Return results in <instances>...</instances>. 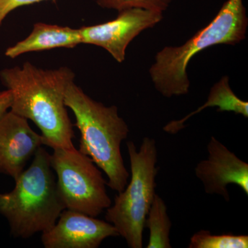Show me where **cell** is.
Returning a JSON list of instances; mask_svg holds the SVG:
<instances>
[{
    "mask_svg": "<svg viewBox=\"0 0 248 248\" xmlns=\"http://www.w3.org/2000/svg\"><path fill=\"white\" fill-rule=\"evenodd\" d=\"M189 248H248V235L212 234L208 231L197 232L191 237Z\"/></svg>",
    "mask_w": 248,
    "mask_h": 248,
    "instance_id": "cell-14",
    "label": "cell"
},
{
    "mask_svg": "<svg viewBox=\"0 0 248 248\" xmlns=\"http://www.w3.org/2000/svg\"><path fill=\"white\" fill-rule=\"evenodd\" d=\"M97 4L104 9L120 11L128 9H142L164 13L172 0H96Z\"/></svg>",
    "mask_w": 248,
    "mask_h": 248,
    "instance_id": "cell-15",
    "label": "cell"
},
{
    "mask_svg": "<svg viewBox=\"0 0 248 248\" xmlns=\"http://www.w3.org/2000/svg\"><path fill=\"white\" fill-rule=\"evenodd\" d=\"M130 162V181L107 208L105 218L130 248H143L145 221L155 194L158 151L156 141L144 138L138 151L133 141L127 142Z\"/></svg>",
    "mask_w": 248,
    "mask_h": 248,
    "instance_id": "cell-5",
    "label": "cell"
},
{
    "mask_svg": "<svg viewBox=\"0 0 248 248\" xmlns=\"http://www.w3.org/2000/svg\"><path fill=\"white\" fill-rule=\"evenodd\" d=\"M210 107H217L218 112H232L236 115H242L245 118L248 117V102L240 99L234 94L230 86L229 78L223 76L212 87L208 99L203 106L182 120L169 122L164 127V131L172 135L179 133L185 128L184 124L190 117Z\"/></svg>",
    "mask_w": 248,
    "mask_h": 248,
    "instance_id": "cell-12",
    "label": "cell"
},
{
    "mask_svg": "<svg viewBox=\"0 0 248 248\" xmlns=\"http://www.w3.org/2000/svg\"><path fill=\"white\" fill-rule=\"evenodd\" d=\"M145 228L150 232L147 248H171L170 232L172 222L164 200L155 194L154 200L145 221Z\"/></svg>",
    "mask_w": 248,
    "mask_h": 248,
    "instance_id": "cell-13",
    "label": "cell"
},
{
    "mask_svg": "<svg viewBox=\"0 0 248 248\" xmlns=\"http://www.w3.org/2000/svg\"><path fill=\"white\" fill-rule=\"evenodd\" d=\"M43 145L42 135L31 128L27 119L6 112L0 120V173L16 180Z\"/></svg>",
    "mask_w": 248,
    "mask_h": 248,
    "instance_id": "cell-10",
    "label": "cell"
},
{
    "mask_svg": "<svg viewBox=\"0 0 248 248\" xmlns=\"http://www.w3.org/2000/svg\"><path fill=\"white\" fill-rule=\"evenodd\" d=\"M50 161L66 209L97 217L112 205L107 182L87 155L75 147L55 148Z\"/></svg>",
    "mask_w": 248,
    "mask_h": 248,
    "instance_id": "cell-6",
    "label": "cell"
},
{
    "mask_svg": "<svg viewBox=\"0 0 248 248\" xmlns=\"http://www.w3.org/2000/svg\"><path fill=\"white\" fill-rule=\"evenodd\" d=\"M248 18L243 0H227L206 27L179 46H166L156 53L149 74L155 89L164 97L186 95L190 82L187 68L192 59L218 45H236L244 40Z\"/></svg>",
    "mask_w": 248,
    "mask_h": 248,
    "instance_id": "cell-3",
    "label": "cell"
},
{
    "mask_svg": "<svg viewBox=\"0 0 248 248\" xmlns=\"http://www.w3.org/2000/svg\"><path fill=\"white\" fill-rule=\"evenodd\" d=\"M117 236L108 222L65 209L56 223L42 232V242L46 248H97L107 238Z\"/></svg>",
    "mask_w": 248,
    "mask_h": 248,
    "instance_id": "cell-9",
    "label": "cell"
},
{
    "mask_svg": "<svg viewBox=\"0 0 248 248\" xmlns=\"http://www.w3.org/2000/svg\"><path fill=\"white\" fill-rule=\"evenodd\" d=\"M64 103L74 113L75 125L81 134L79 151L107 174V185L112 190L122 192L130 177L121 153V143L128 138L129 128L119 115L118 108L93 100L75 81L67 87Z\"/></svg>",
    "mask_w": 248,
    "mask_h": 248,
    "instance_id": "cell-2",
    "label": "cell"
},
{
    "mask_svg": "<svg viewBox=\"0 0 248 248\" xmlns=\"http://www.w3.org/2000/svg\"><path fill=\"white\" fill-rule=\"evenodd\" d=\"M50 156L40 147L29 169L15 180L14 188L0 193V215L9 222L15 237L28 239L48 231L66 209L58 192Z\"/></svg>",
    "mask_w": 248,
    "mask_h": 248,
    "instance_id": "cell-4",
    "label": "cell"
},
{
    "mask_svg": "<svg viewBox=\"0 0 248 248\" xmlns=\"http://www.w3.org/2000/svg\"><path fill=\"white\" fill-rule=\"evenodd\" d=\"M48 0H0V26L2 24L5 18L15 9L23 6H27ZM54 2L56 0H50Z\"/></svg>",
    "mask_w": 248,
    "mask_h": 248,
    "instance_id": "cell-16",
    "label": "cell"
},
{
    "mask_svg": "<svg viewBox=\"0 0 248 248\" xmlns=\"http://www.w3.org/2000/svg\"><path fill=\"white\" fill-rule=\"evenodd\" d=\"M75 76L68 67L45 70L29 62L0 71L1 83L12 93L11 111L32 121L41 130L44 144L53 149L74 147L64 99Z\"/></svg>",
    "mask_w": 248,
    "mask_h": 248,
    "instance_id": "cell-1",
    "label": "cell"
},
{
    "mask_svg": "<svg viewBox=\"0 0 248 248\" xmlns=\"http://www.w3.org/2000/svg\"><path fill=\"white\" fill-rule=\"evenodd\" d=\"M208 159L195 169L196 177L203 184L205 193L221 196L230 202L228 186H239L248 196V164L214 136L207 146Z\"/></svg>",
    "mask_w": 248,
    "mask_h": 248,
    "instance_id": "cell-8",
    "label": "cell"
},
{
    "mask_svg": "<svg viewBox=\"0 0 248 248\" xmlns=\"http://www.w3.org/2000/svg\"><path fill=\"white\" fill-rule=\"evenodd\" d=\"M115 19L109 22L79 28L81 44L105 49L119 63L125 58L127 47L143 31L162 20L163 13L142 9L118 11Z\"/></svg>",
    "mask_w": 248,
    "mask_h": 248,
    "instance_id": "cell-7",
    "label": "cell"
},
{
    "mask_svg": "<svg viewBox=\"0 0 248 248\" xmlns=\"http://www.w3.org/2000/svg\"><path fill=\"white\" fill-rule=\"evenodd\" d=\"M81 44L79 29L38 22L34 24L27 38L6 49L5 55L15 59L23 54L58 48H73Z\"/></svg>",
    "mask_w": 248,
    "mask_h": 248,
    "instance_id": "cell-11",
    "label": "cell"
},
{
    "mask_svg": "<svg viewBox=\"0 0 248 248\" xmlns=\"http://www.w3.org/2000/svg\"><path fill=\"white\" fill-rule=\"evenodd\" d=\"M13 103L12 93L9 89L0 92V120L11 108Z\"/></svg>",
    "mask_w": 248,
    "mask_h": 248,
    "instance_id": "cell-17",
    "label": "cell"
}]
</instances>
